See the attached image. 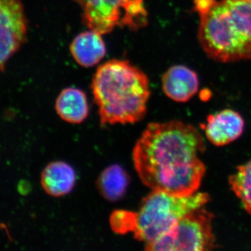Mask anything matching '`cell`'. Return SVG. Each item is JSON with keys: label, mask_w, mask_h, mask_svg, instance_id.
Here are the masks:
<instances>
[{"label": "cell", "mask_w": 251, "mask_h": 251, "mask_svg": "<svg viewBox=\"0 0 251 251\" xmlns=\"http://www.w3.org/2000/svg\"><path fill=\"white\" fill-rule=\"evenodd\" d=\"M202 135L193 126L174 121L150 123L135 144L133 160L142 182L176 196L197 193L205 174Z\"/></svg>", "instance_id": "6da1fadb"}, {"label": "cell", "mask_w": 251, "mask_h": 251, "mask_svg": "<svg viewBox=\"0 0 251 251\" xmlns=\"http://www.w3.org/2000/svg\"><path fill=\"white\" fill-rule=\"evenodd\" d=\"M198 39L210 58L221 62L251 59V3L247 0H194Z\"/></svg>", "instance_id": "7a4b0ae2"}, {"label": "cell", "mask_w": 251, "mask_h": 251, "mask_svg": "<svg viewBox=\"0 0 251 251\" xmlns=\"http://www.w3.org/2000/svg\"><path fill=\"white\" fill-rule=\"evenodd\" d=\"M92 90L101 125L135 123L146 114L148 77L128 61L112 59L100 65L94 74Z\"/></svg>", "instance_id": "3957f363"}, {"label": "cell", "mask_w": 251, "mask_h": 251, "mask_svg": "<svg viewBox=\"0 0 251 251\" xmlns=\"http://www.w3.org/2000/svg\"><path fill=\"white\" fill-rule=\"evenodd\" d=\"M209 201L205 193L176 196L152 191L143 198L139 210L135 212L134 237L148 246L164 235L181 218L205 206Z\"/></svg>", "instance_id": "277c9868"}, {"label": "cell", "mask_w": 251, "mask_h": 251, "mask_svg": "<svg viewBox=\"0 0 251 251\" xmlns=\"http://www.w3.org/2000/svg\"><path fill=\"white\" fill-rule=\"evenodd\" d=\"M82 10V22L87 27L105 34L116 27L137 31L148 23L144 0H73Z\"/></svg>", "instance_id": "5b68a950"}, {"label": "cell", "mask_w": 251, "mask_h": 251, "mask_svg": "<svg viewBox=\"0 0 251 251\" xmlns=\"http://www.w3.org/2000/svg\"><path fill=\"white\" fill-rule=\"evenodd\" d=\"M214 215L204 206L195 209L176 223L164 235L145 246L151 251H204L216 247L213 232Z\"/></svg>", "instance_id": "8992f818"}, {"label": "cell", "mask_w": 251, "mask_h": 251, "mask_svg": "<svg viewBox=\"0 0 251 251\" xmlns=\"http://www.w3.org/2000/svg\"><path fill=\"white\" fill-rule=\"evenodd\" d=\"M0 67L3 72L8 60L27 37V23L21 0H0Z\"/></svg>", "instance_id": "52a82bcc"}, {"label": "cell", "mask_w": 251, "mask_h": 251, "mask_svg": "<svg viewBox=\"0 0 251 251\" xmlns=\"http://www.w3.org/2000/svg\"><path fill=\"white\" fill-rule=\"evenodd\" d=\"M203 126L207 140L215 146L221 147L240 138L245 122L239 112L226 109L209 115Z\"/></svg>", "instance_id": "ba28073f"}, {"label": "cell", "mask_w": 251, "mask_h": 251, "mask_svg": "<svg viewBox=\"0 0 251 251\" xmlns=\"http://www.w3.org/2000/svg\"><path fill=\"white\" fill-rule=\"evenodd\" d=\"M197 74L184 65L170 68L162 77V88L168 97L179 103L193 98L199 89Z\"/></svg>", "instance_id": "9c48e42d"}, {"label": "cell", "mask_w": 251, "mask_h": 251, "mask_svg": "<svg viewBox=\"0 0 251 251\" xmlns=\"http://www.w3.org/2000/svg\"><path fill=\"white\" fill-rule=\"evenodd\" d=\"M75 179V171L70 165L64 161H54L41 173V185L49 196L62 197L72 191Z\"/></svg>", "instance_id": "30bf717a"}, {"label": "cell", "mask_w": 251, "mask_h": 251, "mask_svg": "<svg viewBox=\"0 0 251 251\" xmlns=\"http://www.w3.org/2000/svg\"><path fill=\"white\" fill-rule=\"evenodd\" d=\"M70 52L77 64L83 67H92L105 57L106 49L101 34L90 29L74 38Z\"/></svg>", "instance_id": "8fae6325"}, {"label": "cell", "mask_w": 251, "mask_h": 251, "mask_svg": "<svg viewBox=\"0 0 251 251\" xmlns=\"http://www.w3.org/2000/svg\"><path fill=\"white\" fill-rule=\"evenodd\" d=\"M55 110L64 121L71 124L82 123L89 113L85 94L74 87L64 89L56 99Z\"/></svg>", "instance_id": "7c38bea8"}, {"label": "cell", "mask_w": 251, "mask_h": 251, "mask_svg": "<svg viewBox=\"0 0 251 251\" xmlns=\"http://www.w3.org/2000/svg\"><path fill=\"white\" fill-rule=\"evenodd\" d=\"M129 184V176L119 165L105 168L99 175L97 187L99 193L107 201L116 202L125 196Z\"/></svg>", "instance_id": "4fadbf2b"}, {"label": "cell", "mask_w": 251, "mask_h": 251, "mask_svg": "<svg viewBox=\"0 0 251 251\" xmlns=\"http://www.w3.org/2000/svg\"><path fill=\"white\" fill-rule=\"evenodd\" d=\"M229 186L251 215V160L237 168L229 176Z\"/></svg>", "instance_id": "5bb4252c"}, {"label": "cell", "mask_w": 251, "mask_h": 251, "mask_svg": "<svg viewBox=\"0 0 251 251\" xmlns=\"http://www.w3.org/2000/svg\"><path fill=\"white\" fill-rule=\"evenodd\" d=\"M112 230L117 234L133 232L135 225V212L125 210L113 211L110 219Z\"/></svg>", "instance_id": "9a60e30c"}, {"label": "cell", "mask_w": 251, "mask_h": 251, "mask_svg": "<svg viewBox=\"0 0 251 251\" xmlns=\"http://www.w3.org/2000/svg\"><path fill=\"white\" fill-rule=\"evenodd\" d=\"M247 1H249V2L251 3V0H247Z\"/></svg>", "instance_id": "2e32d148"}]
</instances>
